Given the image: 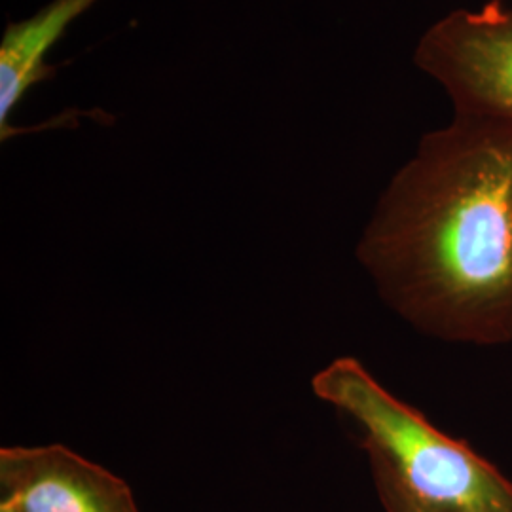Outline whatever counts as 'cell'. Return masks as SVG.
<instances>
[{"label": "cell", "instance_id": "277c9868", "mask_svg": "<svg viewBox=\"0 0 512 512\" xmlns=\"http://www.w3.org/2000/svg\"><path fill=\"white\" fill-rule=\"evenodd\" d=\"M0 505L14 512H141L124 478L63 444L0 448Z\"/></svg>", "mask_w": 512, "mask_h": 512}, {"label": "cell", "instance_id": "6da1fadb", "mask_svg": "<svg viewBox=\"0 0 512 512\" xmlns=\"http://www.w3.org/2000/svg\"><path fill=\"white\" fill-rule=\"evenodd\" d=\"M385 304L423 336L512 342V126L454 116L421 137L357 243Z\"/></svg>", "mask_w": 512, "mask_h": 512}, {"label": "cell", "instance_id": "5b68a950", "mask_svg": "<svg viewBox=\"0 0 512 512\" xmlns=\"http://www.w3.org/2000/svg\"><path fill=\"white\" fill-rule=\"evenodd\" d=\"M97 0H52L33 18L10 23L0 42V139L21 135L12 114L37 84L54 78L57 67L44 59L74 19Z\"/></svg>", "mask_w": 512, "mask_h": 512}, {"label": "cell", "instance_id": "8992f818", "mask_svg": "<svg viewBox=\"0 0 512 512\" xmlns=\"http://www.w3.org/2000/svg\"><path fill=\"white\" fill-rule=\"evenodd\" d=\"M374 488L385 512H435L421 505L420 501L406 490L399 476L393 473L389 463L376 452H366Z\"/></svg>", "mask_w": 512, "mask_h": 512}, {"label": "cell", "instance_id": "7a4b0ae2", "mask_svg": "<svg viewBox=\"0 0 512 512\" xmlns=\"http://www.w3.org/2000/svg\"><path fill=\"white\" fill-rule=\"evenodd\" d=\"M313 395L355 421L421 505L435 512H512V482L465 440L437 429L397 399L355 357H338L311 378Z\"/></svg>", "mask_w": 512, "mask_h": 512}, {"label": "cell", "instance_id": "3957f363", "mask_svg": "<svg viewBox=\"0 0 512 512\" xmlns=\"http://www.w3.org/2000/svg\"><path fill=\"white\" fill-rule=\"evenodd\" d=\"M454 103V116L512 126V6L490 0L439 19L414 55Z\"/></svg>", "mask_w": 512, "mask_h": 512}, {"label": "cell", "instance_id": "52a82bcc", "mask_svg": "<svg viewBox=\"0 0 512 512\" xmlns=\"http://www.w3.org/2000/svg\"><path fill=\"white\" fill-rule=\"evenodd\" d=\"M0 512H14L10 507H6V505H0Z\"/></svg>", "mask_w": 512, "mask_h": 512}]
</instances>
